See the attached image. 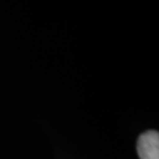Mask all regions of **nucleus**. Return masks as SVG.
Masks as SVG:
<instances>
[{
    "label": "nucleus",
    "mask_w": 159,
    "mask_h": 159,
    "mask_svg": "<svg viewBox=\"0 0 159 159\" xmlns=\"http://www.w3.org/2000/svg\"><path fill=\"white\" fill-rule=\"evenodd\" d=\"M137 151L140 159H159V133L146 131L140 134L137 143Z\"/></svg>",
    "instance_id": "f257e3e1"
}]
</instances>
